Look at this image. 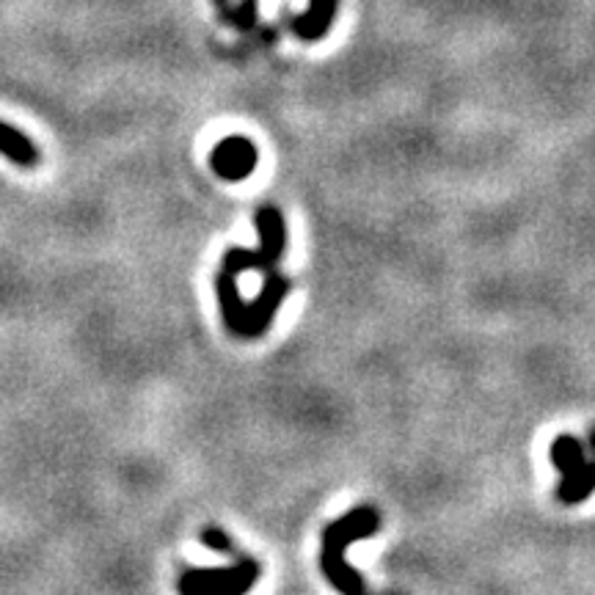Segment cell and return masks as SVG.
<instances>
[{
	"instance_id": "ba28073f",
	"label": "cell",
	"mask_w": 595,
	"mask_h": 595,
	"mask_svg": "<svg viewBox=\"0 0 595 595\" xmlns=\"http://www.w3.org/2000/svg\"><path fill=\"white\" fill-rule=\"evenodd\" d=\"M0 155L6 160H11L14 166H22V169H33L39 166V149L26 132H20L17 127L6 125L0 121Z\"/></svg>"
},
{
	"instance_id": "7a4b0ae2",
	"label": "cell",
	"mask_w": 595,
	"mask_h": 595,
	"mask_svg": "<svg viewBox=\"0 0 595 595\" xmlns=\"http://www.w3.org/2000/svg\"><path fill=\"white\" fill-rule=\"evenodd\" d=\"M378 513L369 510V507H358L339 522L328 524L326 533H323V571L331 579V585L339 587L345 595H361V579H358L356 568H350L348 559H345V546L373 537L378 533Z\"/></svg>"
},
{
	"instance_id": "8992f818",
	"label": "cell",
	"mask_w": 595,
	"mask_h": 595,
	"mask_svg": "<svg viewBox=\"0 0 595 595\" xmlns=\"http://www.w3.org/2000/svg\"><path fill=\"white\" fill-rule=\"evenodd\" d=\"M259 152L248 138L242 136H229L224 141H218L212 147L210 155V166L221 179H229V182H240L257 169Z\"/></svg>"
},
{
	"instance_id": "6da1fadb",
	"label": "cell",
	"mask_w": 595,
	"mask_h": 595,
	"mask_svg": "<svg viewBox=\"0 0 595 595\" xmlns=\"http://www.w3.org/2000/svg\"><path fill=\"white\" fill-rule=\"evenodd\" d=\"M265 290L259 292V298L254 304H246L240 298L238 285H235V276L229 274H218L216 279V290H218V300H221V315L227 320L229 331L238 334V337H259L270 328L274 323L276 309H279L281 300L287 298L290 292V279L276 270L265 274Z\"/></svg>"
},
{
	"instance_id": "52a82bcc",
	"label": "cell",
	"mask_w": 595,
	"mask_h": 595,
	"mask_svg": "<svg viewBox=\"0 0 595 595\" xmlns=\"http://www.w3.org/2000/svg\"><path fill=\"white\" fill-rule=\"evenodd\" d=\"M339 0H309V9L296 17L292 28L304 42H320L337 20Z\"/></svg>"
},
{
	"instance_id": "5b68a950",
	"label": "cell",
	"mask_w": 595,
	"mask_h": 595,
	"mask_svg": "<svg viewBox=\"0 0 595 595\" xmlns=\"http://www.w3.org/2000/svg\"><path fill=\"white\" fill-rule=\"evenodd\" d=\"M259 579V565L254 559H240L229 568L188 571L179 579L182 595H246Z\"/></svg>"
},
{
	"instance_id": "277c9868",
	"label": "cell",
	"mask_w": 595,
	"mask_h": 595,
	"mask_svg": "<svg viewBox=\"0 0 595 595\" xmlns=\"http://www.w3.org/2000/svg\"><path fill=\"white\" fill-rule=\"evenodd\" d=\"M552 460L563 475L559 499L565 505H579L595 494V458H587V449L579 438L568 433L557 436V442L552 444Z\"/></svg>"
},
{
	"instance_id": "3957f363",
	"label": "cell",
	"mask_w": 595,
	"mask_h": 595,
	"mask_svg": "<svg viewBox=\"0 0 595 595\" xmlns=\"http://www.w3.org/2000/svg\"><path fill=\"white\" fill-rule=\"evenodd\" d=\"M257 232H259V248L248 251V248H232L224 254V274L238 276L242 270H262L270 274L276 270V262L281 259L287 248V229L285 218L276 207H262L257 212Z\"/></svg>"
},
{
	"instance_id": "9c48e42d",
	"label": "cell",
	"mask_w": 595,
	"mask_h": 595,
	"mask_svg": "<svg viewBox=\"0 0 595 595\" xmlns=\"http://www.w3.org/2000/svg\"><path fill=\"white\" fill-rule=\"evenodd\" d=\"M201 541L207 543L210 548H216V552H224V554H232V543H229V537L221 533V529L210 527L201 533Z\"/></svg>"
}]
</instances>
